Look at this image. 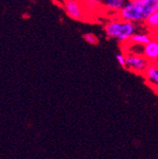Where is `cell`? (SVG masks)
I'll return each instance as SVG.
<instances>
[{
  "label": "cell",
  "instance_id": "cell-1",
  "mask_svg": "<svg viewBox=\"0 0 158 159\" xmlns=\"http://www.w3.org/2000/svg\"><path fill=\"white\" fill-rule=\"evenodd\" d=\"M158 11V0H128L118 16L135 25L145 24L146 20Z\"/></svg>",
  "mask_w": 158,
  "mask_h": 159
},
{
  "label": "cell",
  "instance_id": "cell-2",
  "mask_svg": "<svg viewBox=\"0 0 158 159\" xmlns=\"http://www.w3.org/2000/svg\"><path fill=\"white\" fill-rule=\"evenodd\" d=\"M104 30L109 39H115L122 43H127L130 41L132 36L136 33L137 25L116 17L105 24Z\"/></svg>",
  "mask_w": 158,
  "mask_h": 159
},
{
  "label": "cell",
  "instance_id": "cell-3",
  "mask_svg": "<svg viewBox=\"0 0 158 159\" xmlns=\"http://www.w3.org/2000/svg\"><path fill=\"white\" fill-rule=\"evenodd\" d=\"M126 69L139 75H144L147 68L150 66V62L148 60L142 56V55H135L132 53H126Z\"/></svg>",
  "mask_w": 158,
  "mask_h": 159
},
{
  "label": "cell",
  "instance_id": "cell-4",
  "mask_svg": "<svg viewBox=\"0 0 158 159\" xmlns=\"http://www.w3.org/2000/svg\"><path fill=\"white\" fill-rule=\"evenodd\" d=\"M84 3L81 0H65L64 8L66 14L76 20H84L85 17V11Z\"/></svg>",
  "mask_w": 158,
  "mask_h": 159
},
{
  "label": "cell",
  "instance_id": "cell-5",
  "mask_svg": "<svg viewBox=\"0 0 158 159\" xmlns=\"http://www.w3.org/2000/svg\"><path fill=\"white\" fill-rule=\"evenodd\" d=\"M144 57L152 64L158 60V38L153 37L151 41L144 47Z\"/></svg>",
  "mask_w": 158,
  "mask_h": 159
},
{
  "label": "cell",
  "instance_id": "cell-6",
  "mask_svg": "<svg viewBox=\"0 0 158 159\" xmlns=\"http://www.w3.org/2000/svg\"><path fill=\"white\" fill-rule=\"evenodd\" d=\"M143 76L151 87L158 90V65H156L155 63L150 64Z\"/></svg>",
  "mask_w": 158,
  "mask_h": 159
},
{
  "label": "cell",
  "instance_id": "cell-7",
  "mask_svg": "<svg viewBox=\"0 0 158 159\" xmlns=\"http://www.w3.org/2000/svg\"><path fill=\"white\" fill-rule=\"evenodd\" d=\"M128 0H104L102 7L112 12L120 13V11L124 8Z\"/></svg>",
  "mask_w": 158,
  "mask_h": 159
},
{
  "label": "cell",
  "instance_id": "cell-8",
  "mask_svg": "<svg viewBox=\"0 0 158 159\" xmlns=\"http://www.w3.org/2000/svg\"><path fill=\"white\" fill-rule=\"evenodd\" d=\"M152 38H153V36L151 35V32L150 33H135L132 36L129 42L133 43V44L146 46L151 41Z\"/></svg>",
  "mask_w": 158,
  "mask_h": 159
},
{
  "label": "cell",
  "instance_id": "cell-9",
  "mask_svg": "<svg viewBox=\"0 0 158 159\" xmlns=\"http://www.w3.org/2000/svg\"><path fill=\"white\" fill-rule=\"evenodd\" d=\"M129 48H127L126 53H132L135 55H142L144 56V47L142 45H138V44H133L131 42H127Z\"/></svg>",
  "mask_w": 158,
  "mask_h": 159
},
{
  "label": "cell",
  "instance_id": "cell-10",
  "mask_svg": "<svg viewBox=\"0 0 158 159\" xmlns=\"http://www.w3.org/2000/svg\"><path fill=\"white\" fill-rule=\"evenodd\" d=\"M84 7H91V8H96V7H102L104 0H82Z\"/></svg>",
  "mask_w": 158,
  "mask_h": 159
},
{
  "label": "cell",
  "instance_id": "cell-11",
  "mask_svg": "<svg viewBox=\"0 0 158 159\" xmlns=\"http://www.w3.org/2000/svg\"><path fill=\"white\" fill-rule=\"evenodd\" d=\"M84 39L85 40V41L88 44H90V45L95 46V45H97L98 44V39H97V37L95 34H93V33H85L84 35Z\"/></svg>",
  "mask_w": 158,
  "mask_h": 159
},
{
  "label": "cell",
  "instance_id": "cell-12",
  "mask_svg": "<svg viewBox=\"0 0 158 159\" xmlns=\"http://www.w3.org/2000/svg\"><path fill=\"white\" fill-rule=\"evenodd\" d=\"M115 58L117 60L118 64H120L121 66L125 67V65H126V56L124 54H117L115 56Z\"/></svg>",
  "mask_w": 158,
  "mask_h": 159
},
{
  "label": "cell",
  "instance_id": "cell-13",
  "mask_svg": "<svg viewBox=\"0 0 158 159\" xmlns=\"http://www.w3.org/2000/svg\"><path fill=\"white\" fill-rule=\"evenodd\" d=\"M151 35H152L153 37H157V38H158V23H157L156 28H155L153 30H151Z\"/></svg>",
  "mask_w": 158,
  "mask_h": 159
},
{
  "label": "cell",
  "instance_id": "cell-14",
  "mask_svg": "<svg viewBox=\"0 0 158 159\" xmlns=\"http://www.w3.org/2000/svg\"><path fill=\"white\" fill-rule=\"evenodd\" d=\"M156 65H158V60H157V61H156V63H155Z\"/></svg>",
  "mask_w": 158,
  "mask_h": 159
}]
</instances>
